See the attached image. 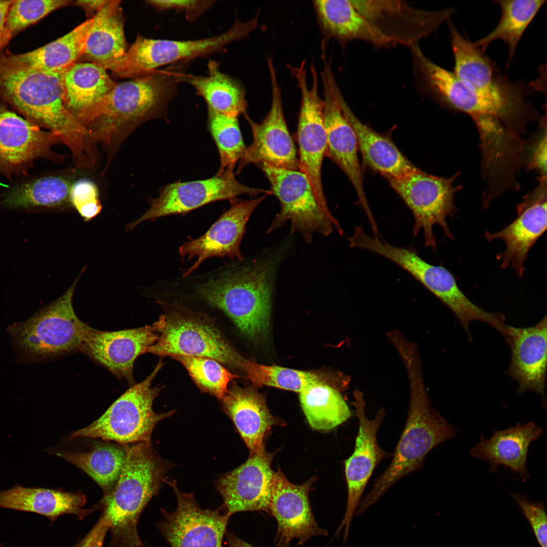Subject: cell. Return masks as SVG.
<instances>
[{"mask_svg":"<svg viewBox=\"0 0 547 547\" xmlns=\"http://www.w3.org/2000/svg\"><path fill=\"white\" fill-rule=\"evenodd\" d=\"M66 68L40 70L0 58V99L31 123L55 134L79 158L87 150V137L65 105Z\"/></svg>","mask_w":547,"mask_h":547,"instance_id":"obj_1","label":"cell"},{"mask_svg":"<svg viewBox=\"0 0 547 547\" xmlns=\"http://www.w3.org/2000/svg\"><path fill=\"white\" fill-rule=\"evenodd\" d=\"M190 62H181L125 82L116 83L99 103L76 117L88 137L108 142L122 126L152 119H167Z\"/></svg>","mask_w":547,"mask_h":547,"instance_id":"obj_2","label":"cell"},{"mask_svg":"<svg viewBox=\"0 0 547 547\" xmlns=\"http://www.w3.org/2000/svg\"><path fill=\"white\" fill-rule=\"evenodd\" d=\"M124 467L111 491L95 505L108 521L111 539L108 547H142L137 525L150 499L158 494L170 463L150 442L126 445Z\"/></svg>","mask_w":547,"mask_h":547,"instance_id":"obj_3","label":"cell"},{"mask_svg":"<svg viewBox=\"0 0 547 547\" xmlns=\"http://www.w3.org/2000/svg\"><path fill=\"white\" fill-rule=\"evenodd\" d=\"M410 396L406 424L391 462L361 499L355 515H362L401 478L420 469L426 455L441 443L453 438L456 429L432 406L422 379L420 366H406Z\"/></svg>","mask_w":547,"mask_h":547,"instance_id":"obj_4","label":"cell"},{"mask_svg":"<svg viewBox=\"0 0 547 547\" xmlns=\"http://www.w3.org/2000/svg\"><path fill=\"white\" fill-rule=\"evenodd\" d=\"M280 252L236 267L198 285L196 294L223 311L250 338L267 332Z\"/></svg>","mask_w":547,"mask_h":547,"instance_id":"obj_5","label":"cell"},{"mask_svg":"<svg viewBox=\"0 0 547 547\" xmlns=\"http://www.w3.org/2000/svg\"><path fill=\"white\" fill-rule=\"evenodd\" d=\"M80 276L57 299L9 327L14 346L22 358L43 360L80 350L89 326L78 318L72 305Z\"/></svg>","mask_w":547,"mask_h":547,"instance_id":"obj_6","label":"cell"},{"mask_svg":"<svg viewBox=\"0 0 547 547\" xmlns=\"http://www.w3.org/2000/svg\"><path fill=\"white\" fill-rule=\"evenodd\" d=\"M349 247L376 253L405 269L426 288L454 314L469 339L470 323L481 321L494 326L497 314L489 312L470 300L459 287L453 275L441 265H433L422 259L411 247L393 246L378 237L371 236L361 226L355 227L348 239Z\"/></svg>","mask_w":547,"mask_h":547,"instance_id":"obj_7","label":"cell"},{"mask_svg":"<svg viewBox=\"0 0 547 547\" xmlns=\"http://www.w3.org/2000/svg\"><path fill=\"white\" fill-rule=\"evenodd\" d=\"M259 15L233 25L219 34L192 40L149 38L138 34L125 55L110 70L118 78L135 79L159 68L181 62H191L223 51L229 44L244 38L257 27Z\"/></svg>","mask_w":547,"mask_h":547,"instance_id":"obj_8","label":"cell"},{"mask_svg":"<svg viewBox=\"0 0 547 547\" xmlns=\"http://www.w3.org/2000/svg\"><path fill=\"white\" fill-rule=\"evenodd\" d=\"M163 365L160 360L144 380L130 386L99 418L74 431L70 438H100L121 445L150 442L159 422L174 413H156L152 409L161 388L152 384Z\"/></svg>","mask_w":547,"mask_h":547,"instance_id":"obj_9","label":"cell"},{"mask_svg":"<svg viewBox=\"0 0 547 547\" xmlns=\"http://www.w3.org/2000/svg\"><path fill=\"white\" fill-rule=\"evenodd\" d=\"M270 184L271 194L280 203L281 210L267 230L270 233L290 221L291 233L299 231L307 242L318 232L326 236L342 229L328 207L318 199L307 176L300 170L260 165Z\"/></svg>","mask_w":547,"mask_h":547,"instance_id":"obj_10","label":"cell"},{"mask_svg":"<svg viewBox=\"0 0 547 547\" xmlns=\"http://www.w3.org/2000/svg\"><path fill=\"white\" fill-rule=\"evenodd\" d=\"M413 76L422 93L441 105L466 113L479 124L490 121L507 122L512 112L507 106L477 92L454 73L432 61L419 46L410 49Z\"/></svg>","mask_w":547,"mask_h":547,"instance_id":"obj_11","label":"cell"},{"mask_svg":"<svg viewBox=\"0 0 547 547\" xmlns=\"http://www.w3.org/2000/svg\"><path fill=\"white\" fill-rule=\"evenodd\" d=\"M456 176H436L418 169L400 178L387 179L412 213L414 235L422 231L425 246L434 250L437 248L434 225H440L447 237L454 239L447 218L456 212L454 196L460 188L454 185Z\"/></svg>","mask_w":547,"mask_h":547,"instance_id":"obj_12","label":"cell"},{"mask_svg":"<svg viewBox=\"0 0 547 547\" xmlns=\"http://www.w3.org/2000/svg\"><path fill=\"white\" fill-rule=\"evenodd\" d=\"M157 342L146 353L160 356H193L215 360L244 372L247 359L238 353L213 325L169 306Z\"/></svg>","mask_w":547,"mask_h":547,"instance_id":"obj_13","label":"cell"},{"mask_svg":"<svg viewBox=\"0 0 547 547\" xmlns=\"http://www.w3.org/2000/svg\"><path fill=\"white\" fill-rule=\"evenodd\" d=\"M454 59L453 72L462 82L479 93L500 103L521 110L531 105L526 97L535 91L522 81H511L495 62L475 43L464 37L453 23L447 21Z\"/></svg>","mask_w":547,"mask_h":547,"instance_id":"obj_14","label":"cell"},{"mask_svg":"<svg viewBox=\"0 0 547 547\" xmlns=\"http://www.w3.org/2000/svg\"><path fill=\"white\" fill-rule=\"evenodd\" d=\"M301 93L297 140L299 170L308 177L319 201L328 207L323 188L321 171L326 156L327 135L323 118V101L319 94V76L313 62L310 66L312 84L307 82L305 61L299 66L287 65Z\"/></svg>","mask_w":547,"mask_h":547,"instance_id":"obj_15","label":"cell"},{"mask_svg":"<svg viewBox=\"0 0 547 547\" xmlns=\"http://www.w3.org/2000/svg\"><path fill=\"white\" fill-rule=\"evenodd\" d=\"M271 194L270 190L251 187L239 182L234 168L218 171L206 179L178 181L162 187L158 197L150 202L151 206L141 216L127 226L130 230L139 223L156 218L185 214L216 201L231 200L242 194L255 196Z\"/></svg>","mask_w":547,"mask_h":547,"instance_id":"obj_16","label":"cell"},{"mask_svg":"<svg viewBox=\"0 0 547 547\" xmlns=\"http://www.w3.org/2000/svg\"><path fill=\"white\" fill-rule=\"evenodd\" d=\"M267 64L271 89L270 108L260 123L253 121L247 112L244 114L251 128L253 140L238 162L237 174L250 164L299 170L298 158L286 122L281 90L272 57H267Z\"/></svg>","mask_w":547,"mask_h":547,"instance_id":"obj_17","label":"cell"},{"mask_svg":"<svg viewBox=\"0 0 547 547\" xmlns=\"http://www.w3.org/2000/svg\"><path fill=\"white\" fill-rule=\"evenodd\" d=\"M60 141L55 134L43 130L0 101V174L7 178L27 176L39 159L60 162L52 150Z\"/></svg>","mask_w":547,"mask_h":547,"instance_id":"obj_18","label":"cell"},{"mask_svg":"<svg viewBox=\"0 0 547 547\" xmlns=\"http://www.w3.org/2000/svg\"><path fill=\"white\" fill-rule=\"evenodd\" d=\"M177 498L176 510L161 512L163 520L157 527L171 547H221L230 517L223 506L216 510L202 509L194 495L182 492L176 482L166 481Z\"/></svg>","mask_w":547,"mask_h":547,"instance_id":"obj_19","label":"cell"},{"mask_svg":"<svg viewBox=\"0 0 547 547\" xmlns=\"http://www.w3.org/2000/svg\"><path fill=\"white\" fill-rule=\"evenodd\" d=\"M358 12L394 45L409 46L437 30L456 12L453 8L430 11L405 1L350 0Z\"/></svg>","mask_w":547,"mask_h":547,"instance_id":"obj_20","label":"cell"},{"mask_svg":"<svg viewBox=\"0 0 547 547\" xmlns=\"http://www.w3.org/2000/svg\"><path fill=\"white\" fill-rule=\"evenodd\" d=\"M355 407L359 420V430L356 438L354 451L344 462L347 487L346 511L335 536L344 529L345 541L348 537L350 525L363 492L376 466L384 458L393 455L381 448L377 440V432L385 417L383 409L375 416L369 419L365 413V401L358 390L354 392Z\"/></svg>","mask_w":547,"mask_h":547,"instance_id":"obj_21","label":"cell"},{"mask_svg":"<svg viewBox=\"0 0 547 547\" xmlns=\"http://www.w3.org/2000/svg\"><path fill=\"white\" fill-rule=\"evenodd\" d=\"M165 324L162 315L152 324L134 329L107 331L89 326L80 351L131 386L136 359L157 342Z\"/></svg>","mask_w":547,"mask_h":547,"instance_id":"obj_22","label":"cell"},{"mask_svg":"<svg viewBox=\"0 0 547 547\" xmlns=\"http://www.w3.org/2000/svg\"><path fill=\"white\" fill-rule=\"evenodd\" d=\"M313 478L301 485L291 483L281 470L274 472L271 489L269 514L277 522L276 547H290L297 539L300 545L314 536H328L312 513L308 498Z\"/></svg>","mask_w":547,"mask_h":547,"instance_id":"obj_23","label":"cell"},{"mask_svg":"<svg viewBox=\"0 0 547 547\" xmlns=\"http://www.w3.org/2000/svg\"><path fill=\"white\" fill-rule=\"evenodd\" d=\"M267 196L250 200L237 198L230 200L229 208L204 235L182 244L179 249L182 259L197 257L193 265L184 271L183 277L189 275L210 257H227L242 261L240 248L246 223L254 209Z\"/></svg>","mask_w":547,"mask_h":547,"instance_id":"obj_24","label":"cell"},{"mask_svg":"<svg viewBox=\"0 0 547 547\" xmlns=\"http://www.w3.org/2000/svg\"><path fill=\"white\" fill-rule=\"evenodd\" d=\"M272 454H250L242 465L219 477L215 486L230 516L241 512L264 511L269 514L274 472Z\"/></svg>","mask_w":547,"mask_h":547,"instance_id":"obj_25","label":"cell"},{"mask_svg":"<svg viewBox=\"0 0 547 547\" xmlns=\"http://www.w3.org/2000/svg\"><path fill=\"white\" fill-rule=\"evenodd\" d=\"M540 181L539 188L517 206V216L512 223L499 231L485 234L489 242L500 239L504 242L505 249L497 258L502 268L511 265L519 277L523 275L530 249L546 229V180Z\"/></svg>","mask_w":547,"mask_h":547,"instance_id":"obj_26","label":"cell"},{"mask_svg":"<svg viewBox=\"0 0 547 547\" xmlns=\"http://www.w3.org/2000/svg\"><path fill=\"white\" fill-rule=\"evenodd\" d=\"M323 88V118L327 135L326 156L345 173L353 184L360 204L371 226L376 222L368 205L363 186L357 138L344 115L324 72H321Z\"/></svg>","mask_w":547,"mask_h":547,"instance_id":"obj_27","label":"cell"},{"mask_svg":"<svg viewBox=\"0 0 547 547\" xmlns=\"http://www.w3.org/2000/svg\"><path fill=\"white\" fill-rule=\"evenodd\" d=\"M546 317L536 325L527 328L509 326L504 337L511 351L506 371L517 381L519 394L530 390L540 395L542 406H546L545 386L547 353Z\"/></svg>","mask_w":547,"mask_h":547,"instance_id":"obj_28","label":"cell"},{"mask_svg":"<svg viewBox=\"0 0 547 547\" xmlns=\"http://www.w3.org/2000/svg\"><path fill=\"white\" fill-rule=\"evenodd\" d=\"M328 82L344 115L354 129L364 163L386 179L400 178L419 169L389 138L364 124L355 115L333 75L328 77Z\"/></svg>","mask_w":547,"mask_h":547,"instance_id":"obj_29","label":"cell"},{"mask_svg":"<svg viewBox=\"0 0 547 547\" xmlns=\"http://www.w3.org/2000/svg\"><path fill=\"white\" fill-rule=\"evenodd\" d=\"M542 432V428L533 422L524 425L518 423L506 429L494 431L489 439L482 435L480 442L470 454L487 461L490 465L489 472H495L500 466H504L526 482L529 477L526 466L529 446Z\"/></svg>","mask_w":547,"mask_h":547,"instance_id":"obj_30","label":"cell"},{"mask_svg":"<svg viewBox=\"0 0 547 547\" xmlns=\"http://www.w3.org/2000/svg\"><path fill=\"white\" fill-rule=\"evenodd\" d=\"M220 401L250 454L264 453V439L278 421L270 412L263 395L251 387L235 385Z\"/></svg>","mask_w":547,"mask_h":547,"instance_id":"obj_31","label":"cell"},{"mask_svg":"<svg viewBox=\"0 0 547 547\" xmlns=\"http://www.w3.org/2000/svg\"><path fill=\"white\" fill-rule=\"evenodd\" d=\"M72 184L60 175L25 178L0 193V210L33 213L64 209L71 205Z\"/></svg>","mask_w":547,"mask_h":547,"instance_id":"obj_32","label":"cell"},{"mask_svg":"<svg viewBox=\"0 0 547 547\" xmlns=\"http://www.w3.org/2000/svg\"><path fill=\"white\" fill-rule=\"evenodd\" d=\"M86 501V495L81 491L72 493L17 484L0 490V508L36 513L52 521L65 514L74 515L81 520L97 510L95 505L84 509Z\"/></svg>","mask_w":547,"mask_h":547,"instance_id":"obj_33","label":"cell"},{"mask_svg":"<svg viewBox=\"0 0 547 547\" xmlns=\"http://www.w3.org/2000/svg\"><path fill=\"white\" fill-rule=\"evenodd\" d=\"M317 19L324 35L341 45L362 41L377 48L394 46L355 8L350 0L312 2Z\"/></svg>","mask_w":547,"mask_h":547,"instance_id":"obj_34","label":"cell"},{"mask_svg":"<svg viewBox=\"0 0 547 547\" xmlns=\"http://www.w3.org/2000/svg\"><path fill=\"white\" fill-rule=\"evenodd\" d=\"M121 3L119 0H108L93 17L83 60L110 70L126 55L127 43Z\"/></svg>","mask_w":547,"mask_h":547,"instance_id":"obj_35","label":"cell"},{"mask_svg":"<svg viewBox=\"0 0 547 547\" xmlns=\"http://www.w3.org/2000/svg\"><path fill=\"white\" fill-rule=\"evenodd\" d=\"M93 19H88L65 35L32 51L14 54L0 52V58L24 67L49 71L67 67L83 55Z\"/></svg>","mask_w":547,"mask_h":547,"instance_id":"obj_36","label":"cell"},{"mask_svg":"<svg viewBox=\"0 0 547 547\" xmlns=\"http://www.w3.org/2000/svg\"><path fill=\"white\" fill-rule=\"evenodd\" d=\"M106 70L88 62H76L65 68L64 103L75 118L99 103L115 85Z\"/></svg>","mask_w":547,"mask_h":547,"instance_id":"obj_37","label":"cell"},{"mask_svg":"<svg viewBox=\"0 0 547 547\" xmlns=\"http://www.w3.org/2000/svg\"><path fill=\"white\" fill-rule=\"evenodd\" d=\"M207 75L186 74L184 82L191 85L207 108L229 116L238 117L246 112V90L237 79L223 72L220 64L210 60Z\"/></svg>","mask_w":547,"mask_h":547,"instance_id":"obj_38","label":"cell"},{"mask_svg":"<svg viewBox=\"0 0 547 547\" xmlns=\"http://www.w3.org/2000/svg\"><path fill=\"white\" fill-rule=\"evenodd\" d=\"M90 476L108 494L116 483L124 465L126 445L102 444L86 452L54 453Z\"/></svg>","mask_w":547,"mask_h":547,"instance_id":"obj_39","label":"cell"},{"mask_svg":"<svg viewBox=\"0 0 547 547\" xmlns=\"http://www.w3.org/2000/svg\"><path fill=\"white\" fill-rule=\"evenodd\" d=\"M299 399L309 424L317 430L334 429L351 416L338 390L326 383L308 386L299 393Z\"/></svg>","mask_w":547,"mask_h":547,"instance_id":"obj_40","label":"cell"},{"mask_svg":"<svg viewBox=\"0 0 547 547\" xmlns=\"http://www.w3.org/2000/svg\"><path fill=\"white\" fill-rule=\"evenodd\" d=\"M545 2L546 0L495 1L501 9L499 21L491 32L475 43L485 52L492 42L497 40L503 41L509 49V65L525 30Z\"/></svg>","mask_w":547,"mask_h":547,"instance_id":"obj_41","label":"cell"},{"mask_svg":"<svg viewBox=\"0 0 547 547\" xmlns=\"http://www.w3.org/2000/svg\"><path fill=\"white\" fill-rule=\"evenodd\" d=\"M238 118L208 108L207 127L218 149L220 163L218 171L234 168L245 152L246 146Z\"/></svg>","mask_w":547,"mask_h":547,"instance_id":"obj_42","label":"cell"},{"mask_svg":"<svg viewBox=\"0 0 547 547\" xmlns=\"http://www.w3.org/2000/svg\"><path fill=\"white\" fill-rule=\"evenodd\" d=\"M244 373L256 386L268 385L300 393L313 384H329L324 374L297 370L276 365L266 366L247 360Z\"/></svg>","mask_w":547,"mask_h":547,"instance_id":"obj_43","label":"cell"},{"mask_svg":"<svg viewBox=\"0 0 547 547\" xmlns=\"http://www.w3.org/2000/svg\"><path fill=\"white\" fill-rule=\"evenodd\" d=\"M173 358L186 368L200 388L220 401L227 394L230 381L239 376L230 372L219 362L208 358L179 356Z\"/></svg>","mask_w":547,"mask_h":547,"instance_id":"obj_44","label":"cell"},{"mask_svg":"<svg viewBox=\"0 0 547 547\" xmlns=\"http://www.w3.org/2000/svg\"><path fill=\"white\" fill-rule=\"evenodd\" d=\"M71 0L13 1L7 16L5 31L8 42L27 27L54 11L72 5Z\"/></svg>","mask_w":547,"mask_h":547,"instance_id":"obj_45","label":"cell"},{"mask_svg":"<svg viewBox=\"0 0 547 547\" xmlns=\"http://www.w3.org/2000/svg\"><path fill=\"white\" fill-rule=\"evenodd\" d=\"M70 201L71 205L86 221L96 216L102 209L97 186L88 179H80L73 182L70 191Z\"/></svg>","mask_w":547,"mask_h":547,"instance_id":"obj_46","label":"cell"},{"mask_svg":"<svg viewBox=\"0 0 547 547\" xmlns=\"http://www.w3.org/2000/svg\"><path fill=\"white\" fill-rule=\"evenodd\" d=\"M512 497L530 524L540 547H547V517L544 503L530 501L523 494H513Z\"/></svg>","mask_w":547,"mask_h":547,"instance_id":"obj_47","label":"cell"},{"mask_svg":"<svg viewBox=\"0 0 547 547\" xmlns=\"http://www.w3.org/2000/svg\"><path fill=\"white\" fill-rule=\"evenodd\" d=\"M216 1H163L148 0L145 2L153 8L160 11L174 10L183 13L186 20L194 22L211 9Z\"/></svg>","mask_w":547,"mask_h":547,"instance_id":"obj_48","label":"cell"},{"mask_svg":"<svg viewBox=\"0 0 547 547\" xmlns=\"http://www.w3.org/2000/svg\"><path fill=\"white\" fill-rule=\"evenodd\" d=\"M529 167L537 170L541 179L546 180V131L542 129L531 150Z\"/></svg>","mask_w":547,"mask_h":547,"instance_id":"obj_49","label":"cell"},{"mask_svg":"<svg viewBox=\"0 0 547 547\" xmlns=\"http://www.w3.org/2000/svg\"><path fill=\"white\" fill-rule=\"evenodd\" d=\"M109 528L108 520L101 515L95 525L75 547H103L105 537Z\"/></svg>","mask_w":547,"mask_h":547,"instance_id":"obj_50","label":"cell"},{"mask_svg":"<svg viewBox=\"0 0 547 547\" xmlns=\"http://www.w3.org/2000/svg\"><path fill=\"white\" fill-rule=\"evenodd\" d=\"M13 0H0V52L9 44L5 31L7 16Z\"/></svg>","mask_w":547,"mask_h":547,"instance_id":"obj_51","label":"cell"},{"mask_svg":"<svg viewBox=\"0 0 547 547\" xmlns=\"http://www.w3.org/2000/svg\"><path fill=\"white\" fill-rule=\"evenodd\" d=\"M108 0L73 1L72 5L82 8L89 19L94 17L107 3Z\"/></svg>","mask_w":547,"mask_h":547,"instance_id":"obj_52","label":"cell"},{"mask_svg":"<svg viewBox=\"0 0 547 547\" xmlns=\"http://www.w3.org/2000/svg\"><path fill=\"white\" fill-rule=\"evenodd\" d=\"M225 534L228 547H255L242 540L230 531L227 530Z\"/></svg>","mask_w":547,"mask_h":547,"instance_id":"obj_53","label":"cell"},{"mask_svg":"<svg viewBox=\"0 0 547 547\" xmlns=\"http://www.w3.org/2000/svg\"><path fill=\"white\" fill-rule=\"evenodd\" d=\"M142 547H144V545H143V546H142Z\"/></svg>","mask_w":547,"mask_h":547,"instance_id":"obj_54","label":"cell"}]
</instances>
